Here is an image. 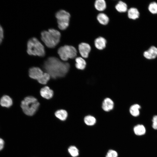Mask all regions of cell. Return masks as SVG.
Here are the masks:
<instances>
[{"instance_id":"1","label":"cell","mask_w":157,"mask_h":157,"mask_svg":"<svg viewBox=\"0 0 157 157\" xmlns=\"http://www.w3.org/2000/svg\"><path fill=\"white\" fill-rule=\"evenodd\" d=\"M69 67L68 63L62 62L54 57H49L43 65V68L45 71L54 79L65 76Z\"/></svg>"},{"instance_id":"2","label":"cell","mask_w":157,"mask_h":157,"mask_svg":"<svg viewBox=\"0 0 157 157\" xmlns=\"http://www.w3.org/2000/svg\"><path fill=\"white\" fill-rule=\"evenodd\" d=\"M61 34L57 30L51 28L41 33V39L46 46L49 48L55 47L59 43Z\"/></svg>"},{"instance_id":"3","label":"cell","mask_w":157,"mask_h":157,"mask_svg":"<svg viewBox=\"0 0 157 157\" xmlns=\"http://www.w3.org/2000/svg\"><path fill=\"white\" fill-rule=\"evenodd\" d=\"M40 103L36 98L32 96L24 98L21 103V106L24 113L28 116L34 115L38 110Z\"/></svg>"},{"instance_id":"4","label":"cell","mask_w":157,"mask_h":157,"mask_svg":"<svg viewBox=\"0 0 157 157\" xmlns=\"http://www.w3.org/2000/svg\"><path fill=\"white\" fill-rule=\"evenodd\" d=\"M27 52L30 55L43 56L45 54L44 46L36 38L29 39L27 43Z\"/></svg>"},{"instance_id":"5","label":"cell","mask_w":157,"mask_h":157,"mask_svg":"<svg viewBox=\"0 0 157 157\" xmlns=\"http://www.w3.org/2000/svg\"><path fill=\"white\" fill-rule=\"evenodd\" d=\"M58 53L62 60L66 61L69 58H75L77 55V51L74 47L65 45L58 48Z\"/></svg>"},{"instance_id":"6","label":"cell","mask_w":157,"mask_h":157,"mask_svg":"<svg viewBox=\"0 0 157 157\" xmlns=\"http://www.w3.org/2000/svg\"><path fill=\"white\" fill-rule=\"evenodd\" d=\"M57 19L58 26L61 30L66 29L69 25L70 14L63 10H61L57 11L55 14Z\"/></svg>"},{"instance_id":"7","label":"cell","mask_w":157,"mask_h":157,"mask_svg":"<svg viewBox=\"0 0 157 157\" xmlns=\"http://www.w3.org/2000/svg\"><path fill=\"white\" fill-rule=\"evenodd\" d=\"M78 48L81 56L85 58H88L91 49L90 45L86 43L82 42L79 44Z\"/></svg>"},{"instance_id":"8","label":"cell","mask_w":157,"mask_h":157,"mask_svg":"<svg viewBox=\"0 0 157 157\" xmlns=\"http://www.w3.org/2000/svg\"><path fill=\"white\" fill-rule=\"evenodd\" d=\"M44 73L39 67H33L29 70V75L30 78L37 80L43 75Z\"/></svg>"},{"instance_id":"9","label":"cell","mask_w":157,"mask_h":157,"mask_svg":"<svg viewBox=\"0 0 157 157\" xmlns=\"http://www.w3.org/2000/svg\"><path fill=\"white\" fill-rule=\"evenodd\" d=\"M143 55L145 58L148 59L155 58L157 56V48L154 46H151L144 52Z\"/></svg>"},{"instance_id":"10","label":"cell","mask_w":157,"mask_h":157,"mask_svg":"<svg viewBox=\"0 0 157 157\" xmlns=\"http://www.w3.org/2000/svg\"><path fill=\"white\" fill-rule=\"evenodd\" d=\"M114 105V102L112 100L109 98H106L103 102L102 107L104 111L108 112L113 109Z\"/></svg>"},{"instance_id":"11","label":"cell","mask_w":157,"mask_h":157,"mask_svg":"<svg viewBox=\"0 0 157 157\" xmlns=\"http://www.w3.org/2000/svg\"><path fill=\"white\" fill-rule=\"evenodd\" d=\"M40 94L43 98L47 99H49L53 97V92L49 87L46 86L41 89Z\"/></svg>"},{"instance_id":"12","label":"cell","mask_w":157,"mask_h":157,"mask_svg":"<svg viewBox=\"0 0 157 157\" xmlns=\"http://www.w3.org/2000/svg\"><path fill=\"white\" fill-rule=\"evenodd\" d=\"M95 47L100 50L104 49L106 45V40L104 38L100 37L96 39L94 42Z\"/></svg>"},{"instance_id":"13","label":"cell","mask_w":157,"mask_h":157,"mask_svg":"<svg viewBox=\"0 0 157 157\" xmlns=\"http://www.w3.org/2000/svg\"><path fill=\"white\" fill-rule=\"evenodd\" d=\"M13 103L12 99L7 95L3 96L0 100V104L3 107H10L12 105Z\"/></svg>"},{"instance_id":"14","label":"cell","mask_w":157,"mask_h":157,"mask_svg":"<svg viewBox=\"0 0 157 157\" xmlns=\"http://www.w3.org/2000/svg\"><path fill=\"white\" fill-rule=\"evenodd\" d=\"M133 131L135 135L140 136L144 135L146 133V129L144 125L142 124H138L135 126L133 128Z\"/></svg>"},{"instance_id":"15","label":"cell","mask_w":157,"mask_h":157,"mask_svg":"<svg viewBox=\"0 0 157 157\" xmlns=\"http://www.w3.org/2000/svg\"><path fill=\"white\" fill-rule=\"evenodd\" d=\"M75 66L77 69L83 70L85 68L86 63L83 58L81 57H77L75 59Z\"/></svg>"},{"instance_id":"16","label":"cell","mask_w":157,"mask_h":157,"mask_svg":"<svg viewBox=\"0 0 157 157\" xmlns=\"http://www.w3.org/2000/svg\"><path fill=\"white\" fill-rule=\"evenodd\" d=\"M128 16L129 18L133 19L138 18L139 16V13L136 8H131L128 11Z\"/></svg>"},{"instance_id":"17","label":"cell","mask_w":157,"mask_h":157,"mask_svg":"<svg viewBox=\"0 0 157 157\" xmlns=\"http://www.w3.org/2000/svg\"><path fill=\"white\" fill-rule=\"evenodd\" d=\"M97 19L99 22L103 25L107 24L109 21L108 16L104 13L99 14L97 16Z\"/></svg>"},{"instance_id":"18","label":"cell","mask_w":157,"mask_h":157,"mask_svg":"<svg viewBox=\"0 0 157 157\" xmlns=\"http://www.w3.org/2000/svg\"><path fill=\"white\" fill-rule=\"evenodd\" d=\"M94 7L96 9L99 11H103L106 8V3L104 0H97L94 3Z\"/></svg>"},{"instance_id":"19","label":"cell","mask_w":157,"mask_h":157,"mask_svg":"<svg viewBox=\"0 0 157 157\" xmlns=\"http://www.w3.org/2000/svg\"><path fill=\"white\" fill-rule=\"evenodd\" d=\"M55 116L62 121L65 120L67 117L68 114L65 110L61 109L56 111L55 113Z\"/></svg>"},{"instance_id":"20","label":"cell","mask_w":157,"mask_h":157,"mask_svg":"<svg viewBox=\"0 0 157 157\" xmlns=\"http://www.w3.org/2000/svg\"><path fill=\"white\" fill-rule=\"evenodd\" d=\"M141 107L139 104H133L131 106L130 108V113L133 116H138L140 114L139 109Z\"/></svg>"},{"instance_id":"21","label":"cell","mask_w":157,"mask_h":157,"mask_svg":"<svg viewBox=\"0 0 157 157\" xmlns=\"http://www.w3.org/2000/svg\"><path fill=\"white\" fill-rule=\"evenodd\" d=\"M116 10L120 13H124L126 11L127 7L126 4L122 1H119L115 6Z\"/></svg>"},{"instance_id":"22","label":"cell","mask_w":157,"mask_h":157,"mask_svg":"<svg viewBox=\"0 0 157 157\" xmlns=\"http://www.w3.org/2000/svg\"><path fill=\"white\" fill-rule=\"evenodd\" d=\"M84 121L85 123L88 126H92L94 125L96 121L95 118L93 116L88 115L84 118Z\"/></svg>"},{"instance_id":"23","label":"cell","mask_w":157,"mask_h":157,"mask_svg":"<svg viewBox=\"0 0 157 157\" xmlns=\"http://www.w3.org/2000/svg\"><path fill=\"white\" fill-rule=\"evenodd\" d=\"M50 77V75L48 73H44L37 81L39 83L41 84H45L49 80Z\"/></svg>"},{"instance_id":"24","label":"cell","mask_w":157,"mask_h":157,"mask_svg":"<svg viewBox=\"0 0 157 157\" xmlns=\"http://www.w3.org/2000/svg\"><path fill=\"white\" fill-rule=\"evenodd\" d=\"M68 151L73 157H76L79 155V151L75 146H71L68 149Z\"/></svg>"},{"instance_id":"25","label":"cell","mask_w":157,"mask_h":157,"mask_svg":"<svg viewBox=\"0 0 157 157\" xmlns=\"http://www.w3.org/2000/svg\"><path fill=\"white\" fill-rule=\"evenodd\" d=\"M148 9L152 14H157V3L156 2H153L151 3L148 6Z\"/></svg>"},{"instance_id":"26","label":"cell","mask_w":157,"mask_h":157,"mask_svg":"<svg viewBox=\"0 0 157 157\" xmlns=\"http://www.w3.org/2000/svg\"><path fill=\"white\" fill-rule=\"evenodd\" d=\"M118 154L115 150L110 149L107 153L106 157H117Z\"/></svg>"},{"instance_id":"27","label":"cell","mask_w":157,"mask_h":157,"mask_svg":"<svg viewBox=\"0 0 157 157\" xmlns=\"http://www.w3.org/2000/svg\"><path fill=\"white\" fill-rule=\"evenodd\" d=\"M152 127L154 129L157 130V115L154 116L153 118Z\"/></svg>"},{"instance_id":"28","label":"cell","mask_w":157,"mask_h":157,"mask_svg":"<svg viewBox=\"0 0 157 157\" xmlns=\"http://www.w3.org/2000/svg\"><path fill=\"white\" fill-rule=\"evenodd\" d=\"M4 144V142L3 140L0 138V151L2 150L3 148Z\"/></svg>"},{"instance_id":"29","label":"cell","mask_w":157,"mask_h":157,"mask_svg":"<svg viewBox=\"0 0 157 157\" xmlns=\"http://www.w3.org/2000/svg\"><path fill=\"white\" fill-rule=\"evenodd\" d=\"M0 37L3 39L4 37L3 30L2 26L0 24Z\"/></svg>"},{"instance_id":"30","label":"cell","mask_w":157,"mask_h":157,"mask_svg":"<svg viewBox=\"0 0 157 157\" xmlns=\"http://www.w3.org/2000/svg\"><path fill=\"white\" fill-rule=\"evenodd\" d=\"M3 38L0 37V44L1 43L2 41Z\"/></svg>"}]
</instances>
